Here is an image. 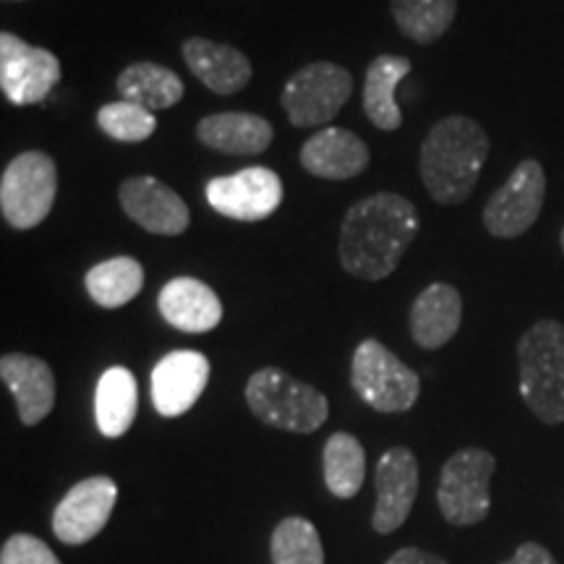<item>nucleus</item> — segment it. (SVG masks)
Instances as JSON below:
<instances>
[{
  "instance_id": "nucleus-32",
  "label": "nucleus",
  "mask_w": 564,
  "mask_h": 564,
  "mask_svg": "<svg viewBox=\"0 0 564 564\" xmlns=\"http://www.w3.org/2000/svg\"><path fill=\"white\" fill-rule=\"evenodd\" d=\"M387 564H449L447 560H442L440 554L426 552V549H415V546H405L400 552H394Z\"/></svg>"
},
{
  "instance_id": "nucleus-11",
  "label": "nucleus",
  "mask_w": 564,
  "mask_h": 564,
  "mask_svg": "<svg viewBox=\"0 0 564 564\" xmlns=\"http://www.w3.org/2000/svg\"><path fill=\"white\" fill-rule=\"evenodd\" d=\"M204 196L209 207L220 212L223 217L238 223H259L280 209L285 188L278 173L253 165L232 175L212 178L204 186Z\"/></svg>"
},
{
  "instance_id": "nucleus-18",
  "label": "nucleus",
  "mask_w": 564,
  "mask_h": 564,
  "mask_svg": "<svg viewBox=\"0 0 564 564\" xmlns=\"http://www.w3.org/2000/svg\"><path fill=\"white\" fill-rule=\"evenodd\" d=\"M303 171L324 181L356 178L369 165V147L348 129H322L301 147Z\"/></svg>"
},
{
  "instance_id": "nucleus-31",
  "label": "nucleus",
  "mask_w": 564,
  "mask_h": 564,
  "mask_svg": "<svg viewBox=\"0 0 564 564\" xmlns=\"http://www.w3.org/2000/svg\"><path fill=\"white\" fill-rule=\"evenodd\" d=\"M499 564H556V560L546 546L535 544V541H525V544L518 546V552H514L510 560Z\"/></svg>"
},
{
  "instance_id": "nucleus-24",
  "label": "nucleus",
  "mask_w": 564,
  "mask_h": 564,
  "mask_svg": "<svg viewBox=\"0 0 564 564\" xmlns=\"http://www.w3.org/2000/svg\"><path fill=\"white\" fill-rule=\"evenodd\" d=\"M116 87L123 100L141 105V108H147L150 112L173 108V105L183 100V91H186L175 70L150 61L131 63L129 68H123Z\"/></svg>"
},
{
  "instance_id": "nucleus-4",
  "label": "nucleus",
  "mask_w": 564,
  "mask_h": 564,
  "mask_svg": "<svg viewBox=\"0 0 564 564\" xmlns=\"http://www.w3.org/2000/svg\"><path fill=\"white\" fill-rule=\"evenodd\" d=\"M246 405L267 426L291 434H314L329 419L327 394L274 366L251 373Z\"/></svg>"
},
{
  "instance_id": "nucleus-7",
  "label": "nucleus",
  "mask_w": 564,
  "mask_h": 564,
  "mask_svg": "<svg viewBox=\"0 0 564 564\" xmlns=\"http://www.w3.org/2000/svg\"><path fill=\"white\" fill-rule=\"evenodd\" d=\"M350 384L377 413H408L421 394V377L379 340H364L352 352Z\"/></svg>"
},
{
  "instance_id": "nucleus-15",
  "label": "nucleus",
  "mask_w": 564,
  "mask_h": 564,
  "mask_svg": "<svg viewBox=\"0 0 564 564\" xmlns=\"http://www.w3.org/2000/svg\"><path fill=\"white\" fill-rule=\"evenodd\" d=\"M377 507L371 525L377 533H394L411 514L419 497V460L408 447H392L379 457L377 476Z\"/></svg>"
},
{
  "instance_id": "nucleus-1",
  "label": "nucleus",
  "mask_w": 564,
  "mask_h": 564,
  "mask_svg": "<svg viewBox=\"0 0 564 564\" xmlns=\"http://www.w3.org/2000/svg\"><path fill=\"white\" fill-rule=\"evenodd\" d=\"M419 236V212L413 202L392 192H379L356 202L340 225L343 270L366 282L387 280L398 270L408 246Z\"/></svg>"
},
{
  "instance_id": "nucleus-16",
  "label": "nucleus",
  "mask_w": 564,
  "mask_h": 564,
  "mask_svg": "<svg viewBox=\"0 0 564 564\" xmlns=\"http://www.w3.org/2000/svg\"><path fill=\"white\" fill-rule=\"evenodd\" d=\"M0 379L17 400L19 421L24 426H37L51 415L55 405V377L42 358L26 356V352H6L0 358Z\"/></svg>"
},
{
  "instance_id": "nucleus-29",
  "label": "nucleus",
  "mask_w": 564,
  "mask_h": 564,
  "mask_svg": "<svg viewBox=\"0 0 564 564\" xmlns=\"http://www.w3.org/2000/svg\"><path fill=\"white\" fill-rule=\"evenodd\" d=\"M97 126H100L105 137L126 141V144H139V141H147L158 131V118L141 105L118 100L102 105L100 112H97Z\"/></svg>"
},
{
  "instance_id": "nucleus-6",
  "label": "nucleus",
  "mask_w": 564,
  "mask_h": 564,
  "mask_svg": "<svg viewBox=\"0 0 564 564\" xmlns=\"http://www.w3.org/2000/svg\"><path fill=\"white\" fill-rule=\"evenodd\" d=\"M494 470H497V457L481 447L457 449L444 463L436 502L449 525L468 528L489 518Z\"/></svg>"
},
{
  "instance_id": "nucleus-17",
  "label": "nucleus",
  "mask_w": 564,
  "mask_h": 564,
  "mask_svg": "<svg viewBox=\"0 0 564 564\" xmlns=\"http://www.w3.org/2000/svg\"><path fill=\"white\" fill-rule=\"evenodd\" d=\"M158 308L171 327L188 335L212 333L223 322V301L204 280L175 278L162 285Z\"/></svg>"
},
{
  "instance_id": "nucleus-5",
  "label": "nucleus",
  "mask_w": 564,
  "mask_h": 564,
  "mask_svg": "<svg viewBox=\"0 0 564 564\" xmlns=\"http://www.w3.org/2000/svg\"><path fill=\"white\" fill-rule=\"evenodd\" d=\"M58 167L51 154L30 150L6 165L0 178V212L13 230H32L53 212Z\"/></svg>"
},
{
  "instance_id": "nucleus-19",
  "label": "nucleus",
  "mask_w": 564,
  "mask_h": 564,
  "mask_svg": "<svg viewBox=\"0 0 564 564\" xmlns=\"http://www.w3.org/2000/svg\"><path fill=\"white\" fill-rule=\"evenodd\" d=\"M183 61L204 87L220 97L238 95L249 87L251 63L238 47L207 37H192L183 42Z\"/></svg>"
},
{
  "instance_id": "nucleus-28",
  "label": "nucleus",
  "mask_w": 564,
  "mask_h": 564,
  "mask_svg": "<svg viewBox=\"0 0 564 564\" xmlns=\"http://www.w3.org/2000/svg\"><path fill=\"white\" fill-rule=\"evenodd\" d=\"M270 556L272 564H324L319 531L299 514L280 520L270 541Z\"/></svg>"
},
{
  "instance_id": "nucleus-33",
  "label": "nucleus",
  "mask_w": 564,
  "mask_h": 564,
  "mask_svg": "<svg viewBox=\"0 0 564 564\" xmlns=\"http://www.w3.org/2000/svg\"><path fill=\"white\" fill-rule=\"evenodd\" d=\"M560 246H562V253H564V228H562V232H560Z\"/></svg>"
},
{
  "instance_id": "nucleus-21",
  "label": "nucleus",
  "mask_w": 564,
  "mask_h": 564,
  "mask_svg": "<svg viewBox=\"0 0 564 564\" xmlns=\"http://www.w3.org/2000/svg\"><path fill=\"white\" fill-rule=\"evenodd\" d=\"M196 139L215 152L253 158L270 150L274 129L267 118L253 112H212L196 126Z\"/></svg>"
},
{
  "instance_id": "nucleus-9",
  "label": "nucleus",
  "mask_w": 564,
  "mask_h": 564,
  "mask_svg": "<svg viewBox=\"0 0 564 564\" xmlns=\"http://www.w3.org/2000/svg\"><path fill=\"white\" fill-rule=\"evenodd\" d=\"M546 199V173L539 160H523L484 207V228L494 238H520L539 220Z\"/></svg>"
},
{
  "instance_id": "nucleus-2",
  "label": "nucleus",
  "mask_w": 564,
  "mask_h": 564,
  "mask_svg": "<svg viewBox=\"0 0 564 564\" xmlns=\"http://www.w3.org/2000/svg\"><path fill=\"white\" fill-rule=\"evenodd\" d=\"M491 139L468 116H447L421 144V181L436 204H463L474 194L489 160Z\"/></svg>"
},
{
  "instance_id": "nucleus-26",
  "label": "nucleus",
  "mask_w": 564,
  "mask_h": 564,
  "mask_svg": "<svg viewBox=\"0 0 564 564\" xmlns=\"http://www.w3.org/2000/svg\"><path fill=\"white\" fill-rule=\"evenodd\" d=\"M324 484L333 497L352 499L361 491L366 478L364 444L348 432H337L322 449Z\"/></svg>"
},
{
  "instance_id": "nucleus-12",
  "label": "nucleus",
  "mask_w": 564,
  "mask_h": 564,
  "mask_svg": "<svg viewBox=\"0 0 564 564\" xmlns=\"http://www.w3.org/2000/svg\"><path fill=\"white\" fill-rule=\"evenodd\" d=\"M118 502V486L110 476L84 478L70 486L53 510L55 539L68 546H82L108 525Z\"/></svg>"
},
{
  "instance_id": "nucleus-10",
  "label": "nucleus",
  "mask_w": 564,
  "mask_h": 564,
  "mask_svg": "<svg viewBox=\"0 0 564 564\" xmlns=\"http://www.w3.org/2000/svg\"><path fill=\"white\" fill-rule=\"evenodd\" d=\"M61 82V61L45 47L0 32V89L19 108L40 105Z\"/></svg>"
},
{
  "instance_id": "nucleus-8",
  "label": "nucleus",
  "mask_w": 564,
  "mask_h": 564,
  "mask_svg": "<svg viewBox=\"0 0 564 564\" xmlns=\"http://www.w3.org/2000/svg\"><path fill=\"white\" fill-rule=\"evenodd\" d=\"M352 95L348 68L329 61H314L295 70L282 89V110L295 129H316L337 118Z\"/></svg>"
},
{
  "instance_id": "nucleus-3",
  "label": "nucleus",
  "mask_w": 564,
  "mask_h": 564,
  "mask_svg": "<svg viewBox=\"0 0 564 564\" xmlns=\"http://www.w3.org/2000/svg\"><path fill=\"white\" fill-rule=\"evenodd\" d=\"M520 398L549 426L564 423V324L541 319L518 340Z\"/></svg>"
},
{
  "instance_id": "nucleus-20",
  "label": "nucleus",
  "mask_w": 564,
  "mask_h": 564,
  "mask_svg": "<svg viewBox=\"0 0 564 564\" xmlns=\"http://www.w3.org/2000/svg\"><path fill=\"white\" fill-rule=\"evenodd\" d=\"M463 322V295L449 282H432L413 301L408 327L423 350H440L457 335Z\"/></svg>"
},
{
  "instance_id": "nucleus-23",
  "label": "nucleus",
  "mask_w": 564,
  "mask_h": 564,
  "mask_svg": "<svg viewBox=\"0 0 564 564\" xmlns=\"http://www.w3.org/2000/svg\"><path fill=\"white\" fill-rule=\"evenodd\" d=\"M139 384L126 366H110L102 371L95 390V421L102 436L118 440L137 421Z\"/></svg>"
},
{
  "instance_id": "nucleus-14",
  "label": "nucleus",
  "mask_w": 564,
  "mask_h": 564,
  "mask_svg": "<svg viewBox=\"0 0 564 564\" xmlns=\"http://www.w3.org/2000/svg\"><path fill=\"white\" fill-rule=\"evenodd\" d=\"M209 382V361L199 350H171L152 369V405L162 419H178L199 403Z\"/></svg>"
},
{
  "instance_id": "nucleus-30",
  "label": "nucleus",
  "mask_w": 564,
  "mask_h": 564,
  "mask_svg": "<svg viewBox=\"0 0 564 564\" xmlns=\"http://www.w3.org/2000/svg\"><path fill=\"white\" fill-rule=\"evenodd\" d=\"M0 564H61V560L37 535L17 533L0 549Z\"/></svg>"
},
{
  "instance_id": "nucleus-27",
  "label": "nucleus",
  "mask_w": 564,
  "mask_h": 564,
  "mask_svg": "<svg viewBox=\"0 0 564 564\" xmlns=\"http://www.w3.org/2000/svg\"><path fill=\"white\" fill-rule=\"evenodd\" d=\"M398 30L415 45H434L449 32L457 17V0H390Z\"/></svg>"
},
{
  "instance_id": "nucleus-25",
  "label": "nucleus",
  "mask_w": 564,
  "mask_h": 564,
  "mask_svg": "<svg viewBox=\"0 0 564 564\" xmlns=\"http://www.w3.org/2000/svg\"><path fill=\"white\" fill-rule=\"evenodd\" d=\"M89 299L102 308H121L144 288V270L133 257H112L95 264L84 278Z\"/></svg>"
},
{
  "instance_id": "nucleus-13",
  "label": "nucleus",
  "mask_w": 564,
  "mask_h": 564,
  "mask_svg": "<svg viewBox=\"0 0 564 564\" xmlns=\"http://www.w3.org/2000/svg\"><path fill=\"white\" fill-rule=\"evenodd\" d=\"M118 202L129 220L154 236H181L192 225V212L186 202L154 175L126 178L118 188Z\"/></svg>"
},
{
  "instance_id": "nucleus-22",
  "label": "nucleus",
  "mask_w": 564,
  "mask_h": 564,
  "mask_svg": "<svg viewBox=\"0 0 564 564\" xmlns=\"http://www.w3.org/2000/svg\"><path fill=\"white\" fill-rule=\"evenodd\" d=\"M411 61L403 55H379L366 68L364 82V112L379 131H398L403 126L394 89L411 74Z\"/></svg>"
}]
</instances>
